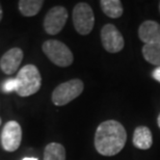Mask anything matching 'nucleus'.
I'll return each instance as SVG.
<instances>
[{
    "label": "nucleus",
    "mask_w": 160,
    "mask_h": 160,
    "mask_svg": "<svg viewBox=\"0 0 160 160\" xmlns=\"http://www.w3.org/2000/svg\"><path fill=\"white\" fill-rule=\"evenodd\" d=\"M127 142V132L120 122L104 121L95 133V148L102 156H114L124 149Z\"/></svg>",
    "instance_id": "obj_1"
},
{
    "label": "nucleus",
    "mask_w": 160,
    "mask_h": 160,
    "mask_svg": "<svg viewBox=\"0 0 160 160\" xmlns=\"http://www.w3.org/2000/svg\"><path fill=\"white\" fill-rule=\"evenodd\" d=\"M17 94L20 97H29L40 91L42 76L34 65H26L17 74Z\"/></svg>",
    "instance_id": "obj_2"
},
{
    "label": "nucleus",
    "mask_w": 160,
    "mask_h": 160,
    "mask_svg": "<svg viewBox=\"0 0 160 160\" xmlns=\"http://www.w3.org/2000/svg\"><path fill=\"white\" fill-rule=\"evenodd\" d=\"M42 50L51 62L60 68H67L74 62V55L70 48L62 42L48 40L42 45Z\"/></svg>",
    "instance_id": "obj_3"
},
{
    "label": "nucleus",
    "mask_w": 160,
    "mask_h": 160,
    "mask_svg": "<svg viewBox=\"0 0 160 160\" xmlns=\"http://www.w3.org/2000/svg\"><path fill=\"white\" fill-rule=\"evenodd\" d=\"M84 89V83L80 79H71L69 81L57 85L51 96V100L56 106H63L75 100L82 94Z\"/></svg>",
    "instance_id": "obj_4"
},
{
    "label": "nucleus",
    "mask_w": 160,
    "mask_h": 160,
    "mask_svg": "<svg viewBox=\"0 0 160 160\" xmlns=\"http://www.w3.org/2000/svg\"><path fill=\"white\" fill-rule=\"evenodd\" d=\"M72 19L73 25L79 34L86 36L91 33L95 25V15L91 5L85 2L77 3L73 8Z\"/></svg>",
    "instance_id": "obj_5"
},
{
    "label": "nucleus",
    "mask_w": 160,
    "mask_h": 160,
    "mask_svg": "<svg viewBox=\"0 0 160 160\" xmlns=\"http://www.w3.org/2000/svg\"><path fill=\"white\" fill-rule=\"evenodd\" d=\"M68 20V11L62 5L54 6L48 11L44 18L43 26L45 31L50 36H55L62 30Z\"/></svg>",
    "instance_id": "obj_6"
},
{
    "label": "nucleus",
    "mask_w": 160,
    "mask_h": 160,
    "mask_svg": "<svg viewBox=\"0 0 160 160\" xmlns=\"http://www.w3.org/2000/svg\"><path fill=\"white\" fill-rule=\"evenodd\" d=\"M101 42L104 49L109 53H119L125 46L124 38L113 24H105L101 29Z\"/></svg>",
    "instance_id": "obj_7"
},
{
    "label": "nucleus",
    "mask_w": 160,
    "mask_h": 160,
    "mask_svg": "<svg viewBox=\"0 0 160 160\" xmlns=\"http://www.w3.org/2000/svg\"><path fill=\"white\" fill-rule=\"evenodd\" d=\"M22 140V129L16 121L8 122L2 129L1 145L8 152H15L19 149Z\"/></svg>",
    "instance_id": "obj_8"
},
{
    "label": "nucleus",
    "mask_w": 160,
    "mask_h": 160,
    "mask_svg": "<svg viewBox=\"0 0 160 160\" xmlns=\"http://www.w3.org/2000/svg\"><path fill=\"white\" fill-rule=\"evenodd\" d=\"M23 59V51L21 48H12L3 54L0 59V69L6 75H12L17 72Z\"/></svg>",
    "instance_id": "obj_9"
},
{
    "label": "nucleus",
    "mask_w": 160,
    "mask_h": 160,
    "mask_svg": "<svg viewBox=\"0 0 160 160\" xmlns=\"http://www.w3.org/2000/svg\"><path fill=\"white\" fill-rule=\"evenodd\" d=\"M138 38L145 45L160 44V24L156 21H143L138 28Z\"/></svg>",
    "instance_id": "obj_10"
},
{
    "label": "nucleus",
    "mask_w": 160,
    "mask_h": 160,
    "mask_svg": "<svg viewBox=\"0 0 160 160\" xmlns=\"http://www.w3.org/2000/svg\"><path fill=\"white\" fill-rule=\"evenodd\" d=\"M132 142L135 148L139 150H148L153 145V136L151 130L147 126H138L133 133Z\"/></svg>",
    "instance_id": "obj_11"
},
{
    "label": "nucleus",
    "mask_w": 160,
    "mask_h": 160,
    "mask_svg": "<svg viewBox=\"0 0 160 160\" xmlns=\"http://www.w3.org/2000/svg\"><path fill=\"white\" fill-rule=\"evenodd\" d=\"M100 6L107 17L118 19L123 16L124 8L120 0H101Z\"/></svg>",
    "instance_id": "obj_12"
},
{
    "label": "nucleus",
    "mask_w": 160,
    "mask_h": 160,
    "mask_svg": "<svg viewBox=\"0 0 160 160\" xmlns=\"http://www.w3.org/2000/svg\"><path fill=\"white\" fill-rule=\"evenodd\" d=\"M42 0H20L18 2L19 11L25 17H33L38 15L43 8Z\"/></svg>",
    "instance_id": "obj_13"
},
{
    "label": "nucleus",
    "mask_w": 160,
    "mask_h": 160,
    "mask_svg": "<svg viewBox=\"0 0 160 160\" xmlns=\"http://www.w3.org/2000/svg\"><path fill=\"white\" fill-rule=\"evenodd\" d=\"M66 149L58 142H50L44 150V160H66Z\"/></svg>",
    "instance_id": "obj_14"
},
{
    "label": "nucleus",
    "mask_w": 160,
    "mask_h": 160,
    "mask_svg": "<svg viewBox=\"0 0 160 160\" xmlns=\"http://www.w3.org/2000/svg\"><path fill=\"white\" fill-rule=\"evenodd\" d=\"M142 56L147 62L154 66L160 67V44L156 45H143Z\"/></svg>",
    "instance_id": "obj_15"
},
{
    "label": "nucleus",
    "mask_w": 160,
    "mask_h": 160,
    "mask_svg": "<svg viewBox=\"0 0 160 160\" xmlns=\"http://www.w3.org/2000/svg\"><path fill=\"white\" fill-rule=\"evenodd\" d=\"M17 88H18L17 78L8 79V80H5L2 84V91L4 92H14V91L17 92Z\"/></svg>",
    "instance_id": "obj_16"
},
{
    "label": "nucleus",
    "mask_w": 160,
    "mask_h": 160,
    "mask_svg": "<svg viewBox=\"0 0 160 160\" xmlns=\"http://www.w3.org/2000/svg\"><path fill=\"white\" fill-rule=\"evenodd\" d=\"M152 76L155 80H157L158 82H160V67H157V68L153 71Z\"/></svg>",
    "instance_id": "obj_17"
},
{
    "label": "nucleus",
    "mask_w": 160,
    "mask_h": 160,
    "mask_svg": "<svg viewBox=\"0 0 160 160\" xmlns=\"http://www.w3.org/2000/svg\"><path fill=\"white\" fill-rule=\"evenodd\" d=\"M2 15H3V12H2V6H1V3H0V21L2 20Z\"/></svg>",
    "instance_id": "obj_18"
},
{
    "label": "nucleus",
    "mask_w": 160,
    "mask_h": 160,
    "mask_svg": "<svg viewBox=\"0 0 160 160\" xmlns=\"http://www.w3.org/2000/svg\"><path fill=\"white\" fill-rule=\"evenodd\" d=\"M22 160H38V159L34 158V157H26V158H24V159H22Z\"/></svg>",
    "instance_id": "obj_19"
},
{
    "label": "nucleus",
    "mask_w": 160,
    "mask_h": 160,
    "mask_svg": "<svg viewBox=\"0 0 160 160\" xmlns=\"http://www.w3.org/2000/svg\"><path fill=\"white\" fill-rule=\"evenodd\" d=\"M157 124H158V126H159V128H160V113H159V116H158V118H157Z\"/></svg>",
    "instance_id": "obj_20"
},
{
    "label": "nucleus",
    "mask_w": 160,
    "mask_h": 160,
    "mask_svg": "<svg viewBox=\"0 0 160 160\" xmlns=\"http://www.w3.org/2000/svg\"><path fill=\"white\" fill-rule=\"evenodd\" d=\"M159 12H160V2H159Z\"/></svg>",
    "instance_id": "obj_21"
},
{
    "label": "nucleus",
    "mask_w": 160,
    "mask_h": 160,
    "mask_svg": "<svg viewBox=\"0 0 160 160\" xmlns=\"http://www.w3.org/2000/svg\"><path fill=\"white\" fill-rule=\"evenodd\" d=\"M0 125H1V119H0Z\"/></svg>",
    "instance_id": "obj_22"
}]
</instances>
